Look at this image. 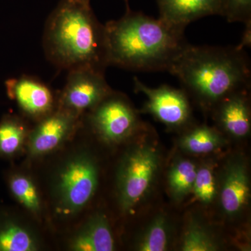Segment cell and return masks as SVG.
I'll return each instance as SVG.
<instances>
[{
    "label": "cell",
    "mask_w": 251,
    "mask_h": 251,
    "mask_svg": "<svg viewBox=\"0 0 251 251\" xmlns=\"http://www.w3.org/2000/svg\"><path fill=\"white\" fill-rule=\"evenodd\" d=\"M105 31L108 67L134 72H168L188 44L184 31L129 5L121 18L105 25Z\"/></svg>",
    "instance_id": "6da1fadb"
},
{
    "label": "cell",
    "mask_w": 251,
    "mask_h": 251,
    "mask_svg": "<svg viewBox=\"0 0 251 251\" xmlns=\"http://www.w3.org/2000/svg\"><path fill=\"white\" fill-rule=\"evenodd\" d=\"M43 43L46 57L58 69L105 72L108 67L105 25L96 17L90 0H61L48 18Z\"/></svg>",
    "instance_id": "7a4b0ae2"
},
{
    "label": "cell",
    "mask_w": 251,
    "mask_h": 251,
    "mask_svg": "<svg viewBox=\"0 0 251 251\" xmlns=\"http://www.w3.org/2000/svg\"><path fill=\"white\" fill-rule=\"evenodd\" d=\"M168 72L206 108H215L226 97L251 85L250 62L238 46L188 44Z\"/></svg>",
    "instance_id": "3957f363"
},
{
    "label": "cell",
    "mask_w": 251,
    "mask_h": 251,
    "mask_svg": "<svg viewBox=\"0 0 251 251\" xmlns=\"http://www.w3.org/2000/svg\"><path fill=\"white\" fill-rule=\"evenodd\" d=\"M161 157L151 145H139L126 153L117 173L119 204L126 212L143 201L159 171Z\"/></svg>",
    "instance_id": "277c9868"
},
{
    "label": "cell",
    "mask_w": 251,
    "mask_h": 251,
    "mask_svg": "<svg viewBox=\"0 0 251 251\" xmlns=\"http://www.w3.org/2000/svg\"><path fill=\"white\" fill-rule=\"evenodd\" d=\"M95 161L87 155L71 160L59 175L57 193L59 206L65 214H75L88 203L98 185Z\"/></svg>",
    "instance_id": "5b68a950"
},
{
    "label": "cell",
    "mask_w": 251,
    "mask_h": 251,
    "mask_svg": "<svg viewBox=\"0 0 251 251\" xmlns=\"http://www.w3.org/2000/svg\"><path fill=\"white\" fill-rule=\"evenodd\" d=\"M90 120L96 133L110 143L128 139L142 126L138 113L130 102L113 90L91 110Z\"/></svg>",
    "instance_id": "8992f818"
},
{
    "label": "cell",
    "mask_w": 251,
    "mask_h": 251,
    "mask_svg": "<svg viewBox=\"0 0 251 251\" xmlns=\"http://www.w3.org/2000/svg\"><path fill=\"white\" fill-rule=\"evenodd\" d=\"M104 72L82 67L69 71L67 82L59 99L58 108L80 117L92 110L110 92Z\"/></svg>",
    "instance_id": "52a82bcc"
},
{
    "label": "cell",
    "mask_w": 251,
    "mask_h": 251,
    "mask_svg": "<svg viewBox=\"0 0 251 251\" xmlns=\"http://www.w3.org/2000/svg\"><path fill=\"white\" fill-rule=\"evenodd\" d=\"M135 91L146 96L143 111L151 114L170 128H180L191 121V108L184 90L163 85L151 88L135 77Z\"/></svg>",
    "instance_id": "ba28073f"
},
{
    "label": "cell",
    "mask_w": 251,
    "mask_h": 251,
    "mask_svg": "<svg viewBox=\"0 0 251 251\" xmlns=\"http://www.w3.org/2000/svg\"><path fill=\"white\" fill-rule=\"evenodd\" d=\"M9 97L28 116L43 119L53 112L54 95L49 86L29 75L6 82Z\"/></svg>",
    "instance_id": "9c48e42d"
},
{
    "label": "cell",
    "mask_w": 251,
    "mask_h": 251,
    "mask_svg": "<svg viewBox=\"0 0 251 251\" xmlns=\"http://www.w3.org/2000/svg\"><path fill=\"white\" fill-rule=\"evenodd\" d=\"M79 117L72 112L58 108L41 119L29 138L31 154L40 156L57 148L76 128Z\"/></svg>",
    "instance_id": "30bf717a"
},
{
    "label": "cell",
    "mask_w": 251,
    "mask_h": 251,
    "mask_svg": "<svg viewBox=\"0 0 251 251\" xmlns=\"http://www.w3.org/2000/svg\"><path fill=\"white\" fill-rule=\"evenodd\" d=\"M159 18L184 31L190 23L206 16L224 15L225 0H156Z\"/></svg>",
    "instance_id": "8fae6325"
},
{
    "label": "cell",
    "mask_w": 251,
    "mask_h": 251,
    "mask_svg": "<svg viewBox=\"0 0 251 251\" xmlns=\"http://www.w3.org/2000/svg\"><path fill=\"white\" fill-rule=\"evenodd\" d=\"M250 198V184L247 165L235 158L226 168L221 185L220 201L223 211L229 217L242 212Z\"/></svg>",
    "instance_id": "7c38bea8"
},
{
    "label": "cell",
    "mask_w": 251,
    "mask_h": 251,
    "mask_svg": "<svg viewBox=\"0 0 251 251\" xmlns=\"http://www.w3.org/2000/svg\"><path fill=\"white\" fill-rule=\"evenodd\" d=\"M247 91L231 94L214 108L218 125L234 138H245L250 133L251 111Z\"/></svg>",
    "instance_id": "4fadbf2b"
},
{
    "label": "cell",
    "mask_w": 251,
    "mask_h": 251,
    "mask_svg": "<svg viewBox=\"0 0 251 251\" xmlns=\"http://www.w3.org/2000/svg\"><path fill=\"white\" fill-rule=\"evenodd\" d=\"M71 248L77 251H112L115 241L108 219L103 214L92 216L74 238Z\"/></svg>",
    "instance_id": "5bb4252c"
},
{
    "label": "cell",
    "mask_w": 251,
    "mask_h": 251,
    "mask_svg": "<svg viewBox=\"0 0 251 251\" xmlns=\"http://www.w3.org/2000/svg\"><path fill=\"white\" fill-rule=\"evenodd\" d=\"M219 132L206 126L196 127L180 139V147L193 154H205L215 151L224 144Z\"/></svg>",
    "instance_id": "9a60e30c"
},
{
    "label": "cell",
    "mask_w": 251,
    "mask_h": 251,
    "mask_svg": "<svg viewBox=\"0 0 251 251\" xmlns=\"http://www.w3.org/2000/svg\"><path fill=\"white\" fill-rule=\"evenodd\" d=\"M197 171L196 165L188 160L180 159L172 166L168 173V186L175 201H182L192 192Z\"/></svg>",
    "instance_id": "2e32d148"
},
{
    "label": "cell",
    "mask_w": 251,
    "mask_h": 251,
    "mask_svg": "<svg viewBox=\"0 0 251 251\" xmlns=\"http://www.w3.org/2000/svg\"><path fill=\"white\" fill-rule=\"evenodd\" d=\"M171 227L166 216H156L137 242L136 249L140 251H163L169 247Z\"/></svg>",
    "instance_id": "e0dca14e"
},
{
    "label": "cell",
    "mask_w": 251,
    "mask_h": 251,
    "mask_svg": "<svg viewBox=\"0 0 251 251\" xmlns=\"http://www.w3.org/2000/svg\"><path fill=\"white\" fill-rule=\"evenodd\" d=\"M36 249L35 239L27 229L12 222L0 226V251H33Z\"/></svg>",
    "instance_id": "ac0fdd59"
},
{
    "label": "cell",
    "mask_w": 251,
    "mask_h": 251,
    "mask_svg": "<svg viewBox=\"0 0 251 251\" xmlns=\"http://www.w3.org/2000/svg\"><path fill=\"white\" fill-rule=\"evenodd\" d=\"M25 126L19 119L7 117L0 122V153L12 156L22 146L26 136Z\"/></svg>",
    "instance_id": "d6986e66"
},
{
    "label": "cell",
    "mask_w": 251,
    "mask_h": 251,
    "mask_svg": "<svg viewBox=\"0 0 251 251\" xmlns=\"http://www.w3.org/2000/svg\"><path fill=\"white\" fill-rule=\"evenodd\" d=\"M219 249V244L211 232L198 221L191 219L183 236L181 251H214Z\"/></svg>",
    "instance_id": "ffe728a7"
},
{
    "label": "cell",
    "mask_w": 251,
    "mask_h": 251,
    "mask_svg": "<svg viewBox=\"0 0 251 251\" xmlns=\"http://www.w3.org/2000/svg\"><path fill=\"white\" fill-rule=\"evenodd\" d=\"M10 189L18 201L26 208L37 214L40 211V201L36 188L29 178L25 175H16L9 181Z\"/></svg>",
    "instance_id": "44dd1931"
},
{
    "label": "cell",
    "mask_w": 251,
    "mask_h": 251,
    "mask_svg": "<svg viewBox=\"0 0 251 251\" xmlns=\"http://www.w3.org/2000/svg\"><path fill=\"white\" fill-rule=\"evenodd\" d=\"M192 192L204 204H209L214 201L217 193V186L212 168L202 166L198 170Z\"/></svg>",
    "instance_id": "7402d4cb"
},
{
    "label": "cell",
    "mask_w": 251,
    "mask_h": 251,
    "mask_svg": "<svg viewBox=\"0 0 251 251\" xmlns=\"http://www.w3.org/2000/svg\"><path fill=\"white\" fill-rule=\"evenodd\" d=\"M229 23H251V0H225L224 15Z\"/></svg>",
    "instance_id": "603a6c76"
},
{
    "label": "cell",
    "mask_w": 251,
    "mask_h": 251,
    "mask_svg": "<svg viewBox=\"0 0 251 251\" xmlns=\"http://www.w3.org/2000/svg\"><path fill=\"white\" fill-rule=\"evenodd\" d=\"M124 1H125L126 4V6H128V1H129V0H124Z\"/></svg>",
    "instance_id": "cb8c5ba5"
}]
</instances>
